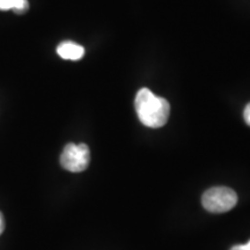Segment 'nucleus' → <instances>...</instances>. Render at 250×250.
<instances>
[{"label": "nucleus", "instance_id": "f257e3e1", "mask_svg": "<svg viewBox=\"0 0 250 250\" xmlns=\"http://www.w3.org/2000/svg\"><path fill=\"white\" fill-rule=\"evenodd\" d=\"M134 107L142 124L151 129L164 126L170 114V105L167 100L156 96L148 88H142L137 93Z\"/></svg>", "mask_w": 250, "mask_h": 250}, {"label": "nucleus", "instance_id": "f03ea898", "mask_svg": "<svg viewBox=\"0 0 250 250\" xmlns=\"http://www.w3.org/2000/svg\"><path fill=\"white\" fill-rule=\"evenodd\" d=\"M203 206L211 213H225L235 208L237 195L227 187H214L204 192L202 198Z\"/></svg>", "mask_w": 250, "mask_h": 250}, {"label": "nucleus", "instance_id": "7ed1b4c3", "mask_svg": "<svg viewBox=\"0 0 250 250\" xmlns=\"http://www.w3.org/2000/svg\"><path fill=\"white\" fill-rule=\"evenodd\" d=\"M90 161V152L86 144H67L61 155V165L72 173H80L87 169Z\"/></svg>", "mask_w": 250, "mask_h": 250}, {"label": "nucleus", "instance_id": "20e7f679", "mask_svg": "<svg viewBox=\"0 0 250 250\" xmlns=\"http://www.w3.org/2000/svg\"><path fill=\"white\" fill-rule=\"evenodd\" d=\"M57 54L62 59H68V61H79L85 55V49L78 43L72 42V41H65L62 42L57 46Z\"/></svg>", "mask_w": 250, "mask_h": 250}, {"label": "nucleus", "instance_id": "39448f33", "mask_svg": "<svg viewBox=\"0 0 250 250\" xmlns=\"http://www.w3.org/2000/svg\"><path fill=\"white\" fill-rule=\"evenodd\" d=\"M29 9V2L28 0H15L12 11L17 14H24Z\"/></svg>", "mask_w": 250, "mask_h": 250}, {"label": "nucleus", "instance_id": "423d86ee", "mask_svg": "<svg viewBox=\"0 0 250 250\" xmlns=\"http://www.w3.org/2000/svg\"><path fill=\"white\" fill-rule=\"evenodd\" d=\"M15 0H0V11H9L13 8Z\"/></svg>", "mask_w": 250, "mask_h": 250}, {"label": "nucleus", "instance_id": "0eeeda50", "mask_svg": "<svg viewBox=\"0 0 250 250\" xmlns=\"http://www.w3.org/2000/svg\"><path fill=\"white\" fill-rule=\"evenodd\" d=\"M243 118H245L246 123L250 126V103L246 105L245 111H243Z\"/></svg>", "mask_w": 250, "mask_h": 250}, {"label": "nucleus", "instance_id": "6e6552de", "mask_svg": "<svg viewBox=\"0 0 250 250\" xmlns=\"http://www.w3.org/2000/svg\"><path fill=\"white\" fill-rule=\"evenodd\" d=\"M230 250H250V241L246 245H239V246H234L230 248Z\"/></svg>", "mask_w": 250, "mask_h": 250}, {"label": "nucleus", "instance_id": "1a4fd4ad", "mask_svg": "<svg viewBox=\"0 0 250 250\" xmlns=\"http://www.w3.org/2000/svg\"><path fill=\"white\" fill-rule=\"evenodd\" d=\"M4 229H5V218L1 212H0V235H1L2 232H4Z\"/></svg>", "mask_w": 250, "mask_h": 250}]
</instances>
